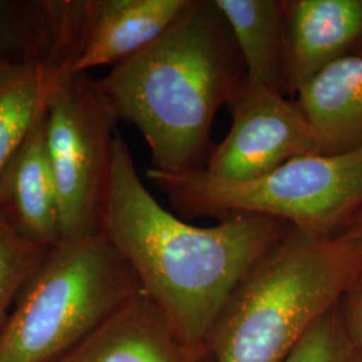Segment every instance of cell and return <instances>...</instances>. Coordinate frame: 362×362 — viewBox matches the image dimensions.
Segmentation results:
<instances>
[{
  "label": "cell",
  "mask_w": 362,
  "mask_h": 362,
  "mask_svg": "<svg viewBox=\"0 0 362 362\" xmlns=\"http://www.w3.org/2000/svg\"><path fill=\"white\" fill-rule=\"evenodd\" d=\"M66 74L67 66H45L0 83V177Z\"/></svg>",
  "instance_id": "obj_15"
},
{
  "label": "cell",
  "mask_w": 362,
  "mask_h": 362,
  "mask_svg": "<svg viewBox=\"0 0 362 362\" xmlns=\"http://www.w3.org/2000/svg\"><path fill=\"white\" fill-rule=\"evenodd\" d=\"M144 293L103 231L62 239L21 290L0 329V362H52Z\"/></svg>",
  "instance_id": "obj_4"
},
{
  "label": "cell",
  "mask_w": 362,
  "mask_h": 362,
  "mask_svg": "<svg viewBox=\"0 0 362 362\" xmlns=\"http://www.w3.org/2000/svg\"><path fill=\"white\" fill-rule=\"evenodd\" d=\"M362 52V43H361V47H360V50H358V52Z\"/></svg>",
  "instance_id": "obj_21"
},
{
  "label": "cell",
  "mask_w": 362,
  "mask_h": 362,
  "mask_svg": "<svg viewBox=\"0 0 362 362\" xmlns=\"http://www.w3.org/2000/svg\"><path fill=\"white\" fill-rule=\"evenodd\" d=\"M293 228L260 215H233L199 227L163 207L145 187L117 133L101 230L128 260L144 294L199 357L247 272Z\"/></svg>",
  "instance_id": "obj_1"
},
{
  "label": "cell",
  "mask_w": 362,
  "mask_h": 362,
  "mask_svg": "<svg viewBox=\"0 0 362 362\" xmlns=\"http://www.w3.org/2000/svg\"><path fill=\"white\" fill-rule=\"evenodd\" d=\"M350 354L362 362V274L338 303Z\"/></svg>",
  "instance_id": "obj_18"
},
{
  "label": "cell",
  "mask_w": 362,
  "mask_h": 362,
  "mask_svg": "<svg viewBox=\"0 0 362 362\" xmlns=\"http://www.w3.org/2000/svg\"><path fill=\"white\" fill-rule=\"evenodd\" d=\"M0 212L31 242L52 247L62 240L59 194L46 140V110L0 177Z\"/></svg>",
  "instance_id": "obj_11"
},
{
  "label": "cell",
  "mask_w": 362,
  "mask_h": 362,
  "mask_svg": "<svg viewBox=\"0 0 362 362\" xmlns=\"http://www.w3.org/2000/svg\"><path fill=\"white\" fill-rule=\"evenodd\" d=\"M231 30L214 0H194L160 38L113 66L97 83L115 116L141 132L149 169L182 175L206 169L211 130L246 82Z\"/></svg>",
  "instance_id": "obj_2"
},
{
  "label": "cell",
  "mask_w": 362,
  "mask_h": 362,
  "mask_svg": "<svg viewBox=\"0 0 362 362\" xmlns=\"http://www.w3.org/2000/svg\"><path fill=\"white\" fill-rule=\"evenodd\" d=\"M88 0H0V83L50 65L70 69Z\"/></svg>",
  "instance_id": "obj_8"
},
{
  "label": "cell",
  "mask_w": 362,
  "mask_h": 362,
  "mask_svg": "<svg viewBox=\"0 0 362 362\" xmlns=\"http://www.w3.org/2000/svg\"><path fill=\"white\" fill-rule=\"evenodd\" d=\"M349 354L337 305L311 326L282 362H346Z\"/></svg>",
  "instance_id": "obj_17"
},
{
  "label": "cell",
  "mask_w": 362,
  "mask_h": 362,
  "mask_svg": "<svg viewBox=\"0 0 362 362\" xmlns=\"http://www.w3.org/2000/svg\"><path fill=\"white\" fill-rule=\"evenodd\" d=\"M349 231H353V233H361L362 235V211L360 212V215L357 216V219L354 220V223H353V226H351V228H350Z\"/></svg>",
  "instance_id": "obj_19"
},
{
  "label": "cell",
  "mask_w": 362,
  "mask_h": 362,
  "mask_svg": "<svg viewBox=\"0 0 362 362\" xmlns=\"http://www.w3.org/2000/svg\"><path fill=\"white\" fill-rule=\"evenodd\" d=\"M144 293L52 362H202Z\"/></svg>",
  "instance_id": "obj_12"
},
{
  "label": "cell",
  "mask_w": 362,
  "mask_h": 362,
  "mask_svg": "<svg viewBox=\"0 0 362 362\" xmlns=\"http://www.w3.org/2000/svg\"><path fill=\"white\" fill-rule=\"evenodd\" d=\"M233 124L214 146L204 172L220 180H252L288 160L320 153L309 119L281 91L246 82L230 105Z\"/></svg>",
  "instance_id": "obj_7"
},
{
  "label": "cell",
  "mask_w": 362,
  "mask_h": 362,
  "mask_svg": "<svg viewBox=\"0 0 362 362\" xmlns=\"http://www.w3.org/2000/svg\"><path fill=\"white\" fill-rule=\"evenodd\" d=\"M117 117L89 73L66 74L46 109L49 158L59 194L62 239L100 233Z\"/></svg>",
  "instance_id": "obj_6"
},
{
  "label": "cell",
  "mask_w": 362,
  "mask_h": 362,
  "mask_svg": "<svg viewBox=\"0 0 362 362\" xmlns=\"http://www.w3.org/2000/svg\"><path fill=\"white\" fill-rule=\"evenodd\" d=\"M194 0H88L78 55L70 74L118 65L164 35Z\"/></svg>",
  "instance_id": "obj_10"
},
{
  "label": "cell",
  "mask_w": 362,
  "mask_h": 362,
  "mask_svg": "<svg viewBox=\"0 0 362 362\" xmlns=\"http://www.w3.org/2000/svg\"><path fill=\"white\" fill-rule=\"evenodd\" d=\"M146 176L181 218L260 215L282 220L313 238L348 233L362 211V148L341 155L288 160L252 180H220L204 170Z\"/></svg>",
  "instance_id": "obj_5"
},
{
  "label": "cell",
  "mask_w": 362,
  "mask_h": 362,
  "mask_svg": "<svg viewBox=\"0 0 362 362\" xmlns=\"http://www.w3.org/2000/svg\"><path fill=\"white\" fill-rule=\"evenodd\" d=\"M362 274V235L291 228L235 288L209 339L215 362H282Z\"/></svg>",
  "instance_id": "obj_3"
},
{
  "label": "cell",
  "mask_w": 362,
  "mask_h": 362,
  "mask_svg": "<svg viewBox=\"0 0 362 362\" xmlns=\"http://www.w3.org/2000/svg\"><path fill=\"white\" fill-rule=\"evenodd\" d=\"M282 94L297 97L311 78L360 50L362 0H284Z\"/></svg>",
  "instance_id": "obj_9"
},
{
  "label": "cell",
  "mask_w": 362,
  "mask_h": 362,
  "mask_svg": "<svg viewBox=\"0 0 362 362\" xmlns=\"http://www.w3.org/2000/svg\"><path fill=\"white\" fill-rule=\"evenodd\" d=\"M296 103L315 132L321 155L362 148V52L325 67L298 91Z\"/></svg>",
  "instance_id": "obj_13"
},
{
  "label": "cell",
  "mask_w": 362,
  "mask_h": 362,
  "mask_svg": "<svg viewBox=\"0 0 362 362\" xmlns=\"http://www.w3.org/2000/svg\"><path fill=\"white\" fill-rule=\"evenodd\" d=\"M49 248L21 235L0 212V329Z\"/></svg>",
  "instance_id": "obj_16"
},
{
  "label": "cell",
  "mask_w": 362,
  "mask_h": 362,
  "mask_svg": "<svg viewBox=\"0 0 362 362\" xmlns=\"http://www.w3.org/2000/svg\"><path fill=\"white\" fill-rule=\"evenodd\" d=\"M346 362H357L354 358H353V356L351 354H349V358H348V361Z\"/></svg>",
  "instance_id": "obj_20"
},
{
  "label": "cell",
  "mask_w": 362,
  "mask_h": 362,
  "mask_svg": "<svg viewBox=\"0 0 362 362\" xmlns=\"http://www.w3.org/2000/svg\"><path fill=\"white\" fill-rule=\"evenodd\" d=\"M231 30L248 82L282 93L284 0H214Z\"/></svg>",
  "instance_id": "obj_14"
}]
</instances>
